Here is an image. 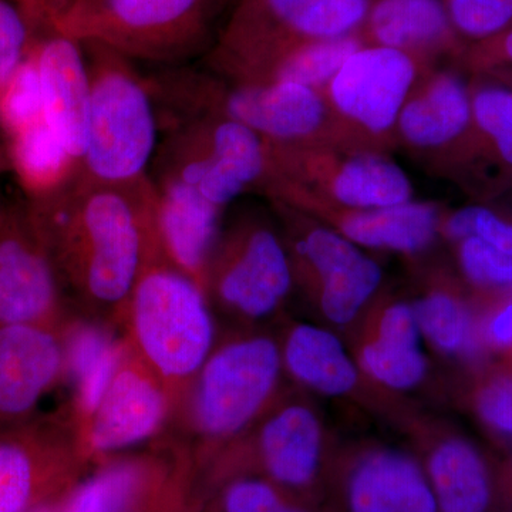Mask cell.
<instances>
[{"mask_svg": "<svg viewBox=\"0 0 512 512\" xmlns=\"http://www.w3.org/2000/svg\"><path fill=\"white\" fill-rule=\"evenodd\" d=\"M456 245L458 266L471 285L483 291L512 292V255L476 237Z\"/></svg>", "mask_w": 512, "mask_h": 512, "instance_id": "obj_35", "label": "cell"}, {"mask_svg": "<svg viewBox=\"0 0 512 512\" xmlns=\"http://www.w3.org/2000/svg\"><path fill=\"white\" fill-rule=\"evenodd\" d=\"M22 9L33 29L45 26L47 15L52 8L53 0H13Z\"/></svg>", "mask_w": 512, "mask_h": 512, "instance_id": "obj_40", "label": "cell"}, {"mask_svg": "<svg viewBox=\"0 0 512 512\" xmlns=\"http://www.w3.org/2000/svg\"><path fill=\"white\" fill-rule=\"evenodd\" d=\"M266 512H308L303 510V508L298 507L296 504H292L291 501L286 498L285 501H282L281 504L276 505V507L271 508V510Z\"/></svg>", "mask_w": 512, "mask_h": 512, "instance_id": "obj_42", "label": "cell"}, {"mask_svg": "<svg viewBox=\"0 0 512 512\" xmlns=\"http://www.w3.org/2000/svg\"><path fill=\"white\" fill-rule=\"evenodd\" d=\"M26 202L72 311L114 332L120 330L141 274L167 258L150 174L128 183H109L80 167L59 190Z\"/></svg>", "mask_w": 512, "mask_h": 512, "instance_id": "obj_1", "label": "cell"}, {"mask_svg": "<svg viewBox=\"0 0 512 512\" xmlns=\"http://www.w3.org/2000/svg\"><path fill=\"white\" fill-rule=\"evenodd\" d=\"M227 0H92L57 13L45 28L128 60L183 66L210 42Z\"/></svg>", "mask_w": 512, "mask_h": 512, "instance_id": "obj_5", "label": "cell"}, {"mask_svg": "<svg viewBox=\"0 0 512 512\" xmlns=\"http://www.w3.org/2000/svg\"><path fill=\"white\" fill-rule=\"evenodd\" d=\"M464 47L487 42L512 28V0H443Z\"/></svg>", "mask_w": 512, "mask_h": 512, "instance_id": "obj_33", "label": "cell"}, {"mask_svg": "<svg viewBox=\"0 0 512 512\" xmlns=\"http://www.w3.org/2000/svg\"><path fill=\"white\" fill-rule=\"evenodd\" d=\"M474 154L487 150L512 171V86L477 80L470 84Z\"/></svg>", "mask_w": 512, "mask_h": 512, "instance_id": "obj_31", "label": "cell"}, {"mask_svg": "<svg viewBox=\"0 0 512 512\" xmlns=\"http://www.w3.org/2000/svg\"><path fill=\"white\" fill-rule=\"evenodd\" d=\"M120 330L121 338L163 383L173 414L220 339L207 295L167 258L141 274Z\"/></svg>", "mask_w": 512, "mask_h": 512, "instance_id": "obj_4", "label": "cell"}, {"mask_svg": "<svg viewBox=\"0 0 512 512\" xmlns=\"http://www.w3.org/2000/svg\"><path fill=\"white\" fill-rule=\"evenodd\" d=\"M421 338L440 355L480 356L477 318L456 286L446 282L429 285L412 302Z\"/></svg>", "mask_w": 512, "mask_h": 512, "instance_id": "obj_29", "label": "cell"}, {"mask_svg": "<svg viewBox=\"0 0 512 512\" xmlns=\"http://www.w3.org/2000/svg\"><path fill=\"white\" fill-rule=\"evenodd\" d=\"M6 167H9L8 156H6L5 148L0 147V173L6 170Z\"/></svg>", "mask_w": 512, "mask_h": 512, "instance_id": "obj_44", "label": "cell"}, {"mask_svg": "<svg viewBox=\"0 0 512 512\" xmlns=\"http://www.w3.org/2000/svg\"><path fill=\"white\" fill-rule=\"evenodd\" d=\"M421 158H448L474 153L470 84L456 70H427L400 111L396 146Z\"/></svg>", "mask_w": 512, "mask_h": 512, "instance_id": "obj_19", "label": "cell"}, {"mask_svg": "<svg viewBox=\"0 0 512 512\" xmlns=\"http://www.w3.org/2000/svg\"><path fill=\"white\" fill-rule=\"evenodd\" d=\"M477 335L481 352L512 353V292L477 319Z\"/></svg>", "mask_w": 512, "mask_h": 512, "instance_id": "obj_38", "label": "cell"}, {"mask_svg": "<svg viewBox=\"0 0 512 512\" xmlns=\"http://www.w3.org/2000/svg\"><path fill=\"white\" fill-rule=\"evenodd\" d=\"M89 464L67 406L0 429V512H32L63 500Z\"/></svg>", "mask_w": 512, "mask_h": 512, "instance_id": "obj_13", "label": "cell"}, {"mask_svg": "<svg viewBox=\"0 0 512 512\" xmlns=\"http://www.w3.org/2000/svg\"><path fill=\"white\" fill-rule=\"evenodd\" d=\"M303 212L357 247L406 256L419 255L436 242L444 215L434 202L414 200L372 210L312 208Z\"/></svg>", "mask_w": 512, "mask_h": 512, "instance_id": "obj_25", "label": "cell"}, {"mask_svg": "<svg viewBox=\"0 0 512 512\" xmlns=\"http://www.w3.org/2000/svg\"><path fill=\"white\" fill-rule=\"evenodd\" d=\"M440 237L454 244L476 237L490 247L512 255V221L483 205H467L443 215Z\"/></svg>", "mask_w": 512, "mask_h": 512, "instance_id": "obj_34", "label": "cell"}, {"mask_svg": "<svg viewBox=\"0 0 512 512\" xmlns=\"http://www.w3.org/2000/svg\"><path fill=\"white\" fill-rule=\"evenodd\" d=\"M157 190V220L168 261L204 291L205 272L217 244L225 211L190 187L151 178Z\"/></svg>", "mask_w": 512, "mask_h": 512, "instance_id": "obj_24", "label": "cell"}, {"mask_svg": "<svg viewBox=\"0 0 512 512\" xmlns=\"http://www.w3.org/2000/svg\"><path fill=\"white\" fill-rule=\"evenodd\" d=\"M63 500L57 501V503L43 505V507L37 508V510L32 512H62Z\"/></svg>", "mask_w": 512, "mask_h": 512, "instance_id": "obj_43", "label": "cell"}, {"mask_svg": "<svg viewBox=\"0 0 512 512\" xmlns=\"http://www.w3.org/2000/svg\"><path fill=\"white\" fill-rule=\"evenodd\" d=\"M363 45L359 33L305 43L276 59L256 82L296 83L322 92L343 63Z\"/></svg>", "mask_w": 512, "mask_h": 512, "instance_id": "obj_30", "label": "cell"}, {"mask_svg": "<svg viewBox=\"0 0 512 512\" xmlns=\"http://www.w3.org/2000/svg\"><path fill=\"white\" fill-rule=\"evenodd\" d=\"M92 2V0H53L52 8H50L49 15H47V19L45 22V26L53 16H56L57 13L63 12V10L72 8V6L80 5V3ZM43 26V28H45Z\"/></svg>", "mask_w": 512, "mask_h": 512, "instance_id": "obj_41", "label": "cell"}, {"mask_svg": "<svg viewBox=\"0 0 512 512\" xmlns=\"http://www.w3.org/2000/svg\"><path fill=\"white\" fill-rule=\"evenodd\" d=\"M372 0H241L208 59V70L235 82H256L289 50L356 35Z\"/></svg>", "mask_w": 512, "mask_h": 512, "instance_id": "obj_10", "label": "cell"}, {"mask_svg": "<svg viewBox=\"0 0 512 512\" xmlns=\"http://www.w3.org/2000/svg\"><path fill=\"white\" fill-rule=\"evenodd\" d=\"M89 46L86 150L82 168L109 183L146 177L160 143V119L147 76L107 47Z\"/></svg>", "mask_w": 512, "mask_h": 512, "instance_id": "obj_7", "label": "cell"}, {"mask_svg": "<svg viewBox=\"0 0 512 512\" xmlns=\"http://www.w3.org/2000/svg\"><path fill=\"white\" fill-rule=\"evenodd\" d=\"M28 202H0V326L74 318Z\"/></svg>", "mask_w": 512, "mask_h": 512, "instance_id": "obj_16", "label": "cell"}, {"mask_svg": "<svg viewBox=\"0 0 512 512\" xmlns=\"http://www.w3.org/2000/svg\"><path fill=\"white\" fill-rule=\"evenodd\" d=\"M295 288L291 258L272 210L247 205L224 218L204 282L215 315L237 329L261 328L284 311Z\"/></svg>", "mask_w": 512, "mask_h": 512, "instance_id": "obj_6", "label": "cell"}, {"mask_svg": "<svg viewBox=\"0 0 512 512\" xmlns=\"http://www.w3.org/2000/svg\"><path fill=\"white\" fill-rule=\"evenodd\" d=\"M42 120H46L45 107L33 43L29 55L19 67L0 103V131L3 137L8 138Z\"/></svg>", "mask_w": 512, "mask_h": 512, "instance_id": "obj_32", "label": "cell"}, {"mask_svg": "<svg viewBox=\"0 0 512 512\" xmlns=\"http://www.w3.org/2000/svg\"><path fill=\"white\" fill-rule=\"evenodd\" d=\"M275 336L285 376L296 386L332 399H367V387H375L333 330L288 320Z\"/></svg>", "mask_w": 512, "mask_h": 512, "instance_id": "obj_21", "label": "cell"}, {"mask_svg": "<svg viewBox=\"0 0 512 512\" xmlns=\"http://www.w3.org/2000/svg\"><path fill=\"white\" fill-rule=\"evenodd\" d=\"M70 322L0 326V429L33 419L47 394L66 382Z\"/></svg>", "mask_w": 512, "mask_h": 512, "instance_id": "obj_18", "label": "cell"}, {"mask_svg": "<svg viewBox=\"0 0 512 512\" xmlns=\"http://www.w3.org/2000/svg\"><path fill=\"white\" fill-rule=\"evenodd\" d=\"M5 150L26 201L40 200L59 190L82 167L57 140L46 120L5 138Z\"/></svg>", "mask_w": 512, "mask_h": 512, "instance_id": "obj_28", "label": "cell"}, {"mask_svg": "<svg viewBox=\"0 0 512 512\" xmlns=\"http://www.w3.org/2000/svg\"><path fill=\"white\" fill-rule=\"evenodd\" d=\"M429 70L409 53L363 45L322 90L343 140L387 153L396 146L400 111Z\"/></svg>", "mask_w": 512, "mask_h": 512, "instance_id": "obj_12", "label": "cell"}, {"mask_svg": "<svg viewBox=\"0 0 512 512\" xmlns=\"http://www.w3.org/2000/svg\"><path fill=\"white\" fill-rule=\"evenodd\" d=\"M160 123L218 116L285 146L343 140L320 90L288 82H235L194 67H167L147 76Z\"/></svg>", "mask_w": 512, "mask_h": 512, "instance_id": "obj_3", "label": "cell"}, {"mask_svg": "<svg viewBox=\"0 0 512 512\" xmlns=\"http://www.w3.org/2000/svg\"><path fill=\"white\" fill-rule=\"evenodd\" d=\"M424 470L429 477L439 512H487L491 478L478 448L461 434L424 427Z\"/></svg>", "mask_w": 512, "mask_h": 512, "instance_id": "obj_27", "label": "cell"}, {"mask_svg": "<svg viewBox=\"0 0 512 512\" xmlns=\"http://www.w3.org/2000/svg\"><path fill=\"white\" fill-rule=\"evenodd\" d=\"M359 35L365 45L400 50L427 64L466 50L443 0H372Z\"/></svg>", "mask_w": 512, "mask_h": 512, "instance_id": "obj_26", "label": "cell"}, {"mask_svg": "<svg viewBox=\"0 0 512 512\" xmlns=\"http://www.w3.org/2000/svg\"><path fill=\"white\" fill-rule=\"evenodd\" d=\"M325 446V424L318 410L301 394L285 389L261 419L207 467L222 476L249 468L282 490H305L319 476Z\"/></svg>", "mask_w": 512, "mask_h": 512, "instance_id": "obj_14", "label": "cell"}, {"mask_svg": "<svg viewBox=\"0 0 512 512\" xmlns=\"http://www.w3.org/2000/svg\"><path fill=\"white\" fill-rule=\"evenodd\" d=\"M350 353L373 386L384 392L409 393L429 376V359L412 302L383 298L370 303L355 325Z\"/></svg>", "mask_w": 512, "mask_h": 512, "instance_id": "obj_20", "label": "cell"}, {"mask_svg": "<svg viewBox=\"0 0 512 512\" xmlns=\"http://www.w3.org/2000/svg\"><path fill=\"white\" fill-rule=\"evenodd\" d=\"M345 500L348 512H439L423 464L390 447L366 448L355 458Z\"/></svg>", "mask_w": 512, "mask_h": 512, "instance_id": "obj_23", "label": "cell"}, {"mask_svg": "<svg viewBox=\"0 0 512 512\" xmlns=\"http://www.w3.org/2000/svg\"><path fill=\"white\" fill-rule=\"evenodd\" d=\"M97 464L64 498L62 512H183L195 470L173 441L158 437Z\"/></svg>", "mask_w": 512, "mask_h": 512, "instance_id": "obj_15", "label": "cell"}, {"mask_svg": "<svg viewBox=\"0 0 512 512\" xmlns=\"http://www.w3.org/2000/svg\"><path fill=\"white\" fill-rule=\"evenodd\" d=\"M35 50L47 124L67 153L82 163L90 101V73L82 43L49 30V35L36 40Z\"/></svg>", "mask_w": 512, "mask_h": 512, "instance_id": "obj_22", "label": "cell"}, {"mask_svg": "<svg viewBox=\"0 0 512 512\" xmlns=\"http://www.w3.org/2000/svg\"><path fill=\"white\" fill-rule=\"evenodd\" d=\"M471 404L481 423L512 440V376L497 373L481 379Z\"/></svg>", "mask_w": 512, "mask_h": 512, "instance_id": "obj_37", "label": "cell"}, {"mask_svg": "<svg viewBox=\"0 0 512 512\" xmlns=\"http://www.w3.org/2000/svg\"><path fill=\"white\" fill-rule=\"evenodd\" d=\"M269 204L288 248L296 288L333 328H353L380 291L382 266L312 215L284 202Z\"/></svg>", "mask_w": 512, "mask_h": 512, "instance_id": "obj_11", "label": "cell"}, {"mask_svg": "<svg viewBox=\"0 0 512 512\" xmlns=\"http://www.w3.org/2000/svg\"><path fill=\"white\" fill-rule=\"evenodd\" d=\"M171 416L173 406L163 383L120 336L109 383L80 431L87 457L99 463L151 443L164 433Z\"/></svg>", "mask_w": 512, "mask_h": 512, "instance_id": "obj_17", "label": "cell"}, {"mask_svg": "<svg viewBox=\"0 0 512 512\" xmlns=\"http://www.w3.org/2000/svg\"><path fill=\"white\" fill-rule=\"evenodd\" d=\"M272 144L265 197L298 210H372L413 200L406 171L389 154L336 143Z\"/></svg>", "mask_w": 512, "mask_h": 512, "instance_id": "obj_8", "label": "cell"}, {"mask_svg": "<svg viewBox=\"0 0 512 512\" xmlns=\"http://www.w3.org/2000/svg\"><path fill=\"white\" fill-rule=\"evenodd\" d=\"M151 178H168L195 188L227 211L242 195H266L274 173L271 141L237 121L195 116L165 121Z\"/></svg>", "mask_w": 512, "mask_h": 512, "instance_id": "obj_9", "label": "cell"}, {"mask_svg": "<svg viewBox=\"0 0 512 512\" xmlns=\"http://www.w3.org/2000/svg\"><path fill=\"white\" fill-rule=\"evenodd\" d=\"M284 377L275 333L221 336L160 437L187 451L200 470L261 419L284 392Z\"/></svg>", "mask_w": 512, "mask_h": 512, "instance_id": "obj_2", "label": "cell"}, {"mask_svg": "<svg viewBox=\"0 0 512 512\" xmlns=\"http://www.w3.org/2000/svg\"><path fill=\"white\" fill-rule=\"evenodd\" d=\"M33 26L13 0H0V103L32 49Z\"/></svg>", "mask_w": 512, "mask_h": 512, "instance_id": "obj_36", "label": "cell"}, {"mask_svg": "<svg viewBox=\"0 0 512 512\" xmlns=\"http://www.w3.org/2000/svg\"><path fill=\"white\" fill-rule=\"evenodd\" d=\"M461 57L468 69L477 74L512 67V28L487 42L467 47Z\"/></svg>", "mask_w": 512, "mask_h": 512, "instance_id": "obj_39", "label": "cell"}]
</instances>
